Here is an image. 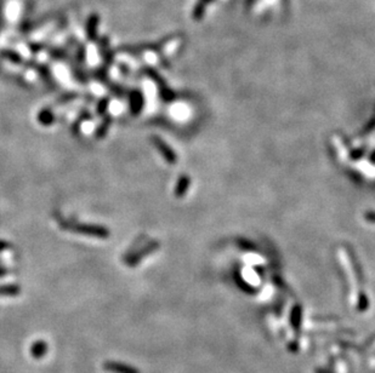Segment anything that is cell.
I'll return each mask as SVG.
<instances>
[{
  "mask_svg": "<svg viewBox=\"0 0 375 373\" xmlns=\"http://www.w3.org/2000/svg\"><path fill=\"white\" fill-rule=\"evenodd\" d=\"M302 321V308L300 306H295L290 314V325H292L294 331H300Z\"/></svg>",
  "mask_w": 375,
  "mask_h": 373,
  "instance_id": "52a82bcc",
  "label": "cell"
},
{
  "mask_svg": "<svg viewBox=\"0 0 375 373\" xmlns=\"http://www.w3.org/2000/svg\"><path fill=\"white\" fill-rule=\"evenodd\" d=\"M143 103H145V101H143V95L141 91L134 90L130 94V109H131L134 115H139L141 113Z\"/></svg>",
  "mask_w": 375,
  "mask_h": 373,
  "instance_id": "8992f818",
  "label": "cell"
},
{
  "mask_svg": "<svg viewBox=\"0 0 375 373\" xmlns=\"http://www.w3.org/2000/svg\"><path fill=\"white\" fill-rule=\"evenodd\" d=\"M103 367L109 373H141L136 367L117 361H107Z\"/></svg>",
  "mask_w": 375,
  "mask_h": 373,
  "instance_id": "277c9868",
  "label": "cell"
},
{
  "mask_svg": "<svg viewBox=\"0 0 375 373\" xmlns=\"http://www.w3.org/2000/svg\"><path fill=\"white\" fill-rule=\"evenodd\" d=\"M158 248H159L158 241H152V243L146 245V246L143 248H141V250H139L138 252H136V253L128 254V256L125 257L126 264H128L129 267H136L140 263V262L143 260V258L147 257L149 253H152V252L157 251Z\"/></svg>",
  "mask_w": 375,
  "mask_h": 373,
  "instance_id": "7a4b0ae2",
  "label": "cell"
},
{
  "mask_svg": "<svg viewBox=\"0 0 375 373\" xmlns=\"http://www.w3.org/2000/svg\"><path fill=\"white\" fill-rule=\"evenodd\" d=\"M38 120H39V123L41 124V125L48 126V125H51V124L55 122V116H54V114H53V112H51V110L43 109L40 113H39Z\"/></svg>",
  "mask_w": 375,
  "mask_h": 373,
  "instance_id": "7c38bea8",
  "label": "cell"
},
{
  "mask_svg": "<svg viewBox=\"0 0 375 373\" xmlns=\"http://www.w3.org/2000/svg\"><path fill=\"white\" fill-rule=\"evenodd\" d=\"M358 302H360L358 303V310H360V312H364V310L368 309V307H369V299H368L366 294L361 293Z\"/></svg>",
  "mask_w": 375,
  "mask_h": 373,
  "instance_id": "5bb4252c",
  "label": "cell"
},
{
  "mask_svg": "<svg viewBox=\"0 0 375 373\" xmlns=\"http://www.w3.org/2000/svg\"><path fill=\"white\" fill-rule=\"evenodd\" d=\"M8 273H9V269H6V268L0 267V277H2V276H5L6 274H8Z\"/></svg>",
  "mask_w": 375,
  "mask_h": 373,
  "instance_id": "d6986e66",
  "label": "cell"
},
{
  "mask_svg": "<svg viewBox=\"0 0 375 373\" xmlns=\"http://www.w3.org/2000/svg\"><path fill=\"white\" fill-rule=\"evenodd\" d=\"M111 123H112V118H111L109 115H107L105 119H103V122L101 125L99 126V129L96 130L95 132V137L97 139H101L103 138L107 135V132H108V127L111 125Z\"/></svg>",
  "mask_w": 375,
  "mask_h": 373,
  "instance_id": "8fae6325",
  "label": "cell"
},
{
  "mask_svg": "<svg viewBox=\"0 0 375 373\" xmlns=\"http://www.w3.org/2000/svg\"><path fill=\"white\" fill-rule=\"evenodd\" d=\"M61 228L70 231H74V233L84 234L87 235V237H94L99 239H107L109 237L108 229L106 227H101V225L68 223V222H63V223H61Z\"/></svg>",
  "mask_w": 375,
  "mask_h": 373,
  "instance_id": "6da1fadb",
  "label": "cell"
},
{
  "mask_svg": "<svg viewBox=\"0 0 375 373\" xmlns=\"http://www.w3.org/2000/svg\"><path fill=\"white\" fill-rule=\"evenodd\" d=\"M108 104H109V98L108 97L102 98V100H101L99 102V104H97V113L101 114V115H102V114H105L107 107H108Z\"/></svg>",
  "mask_w": 375,
  "mask_h": 373,
  "instance_id": "9a60e30c",
  "label": "cell"
},
{
  "mask_svg": "<svg viewBox=\"0 0 375 373\" xmlns=\"http://www.w3.org/2000/svg\"><path fill=\"white\" fill-rule=\"evenodd\" d=\"M48 353V343L44 341L34 342L31 346V355L34 359H41Z\"/></svg>",
  "mask_w": 375,
  "mask_h": 373,
  "instance_id": "ba28073f",
  "label": "cell"
},
{
  "mask_svg": "<svg viewBox=\"0 0 375 373\" xmlns=\"http://www.w3.org/2000/svg\"><path fill=\"white\" fill-rule=\"evenodd\" d=\"M21 287L18 285H4L0 286V297H16L19 294Z\"/></svg>",
  "mask_w": 375,
  "mask_h": 373,
  "instance_id": "30bf717a",
  "label": "cell"
},
{
  "mask_svg": "<svg viewBox=\"0 0 375 373\" xmlns=\"http://www.w3.org/2000/svg\"><path fill=\"white\" fill-rule=\"evenodd\" d=\"M152 142H153V145L157 147L158 152L163 155V158H164V160L166 162H168V164H176V161H178V156H176L174 150H172L170 147L166 145L164 141L159 138L158 136H153L152 137Z\"/></svg>",
  "mask_w": 375,
  "mask_h": 373,
  "instance_id": "3957f363",
  "label": "cell"
},
{
  "mask_svg": "<svg viewBox=\"0 0 375 373\" xmlns=\"http://www.w3.org/2000/svg\"><path fill=\"white\" fill-rule=\"evenodd\" d=\"M364 219L370 223H375V211H369L364 214Z\"/></svg>",
  "mask_w": 375,
  "mask_h": 373,
  "instance_id": "e0dca14e",
  "label": "cell"
},
{
  "mask_svg": "<svg viewBox=\"0 0 375 373\" xmlns=\"http://www.w3.org/2000/svg\"><path fill=\"white\" fill-rule=\"evenodd\" d=\"M3 56L9 58V60L11 62H14V63H21V57H19L17 54H15V52L4 51V52H3Z\"/></svg>",
  "mask_w": 375,
  "mask_h": 373,
  "instance_id": "2e32d148",
  "label": "cell"
},
{
  "mask_svg": "<svg viewBox=\"0 0 375 373\" xmlns=\"http://www.w3.org/2000/svg\"><path fill=\"white\" fill-rule=\"evenodd\" d=\"M205 6H207V5H205L203 2H201V0L197 3V4H195L194 9H193V18L194 19H197V21H198V19H202L204 17Z\"/></svg>",
  "mask_w": 375,
  "mask_h": 373,
  "instance_id": "4fadbf2b",
  "label": "cell"
},
{
  "mask_svg": "<svg viewBox=\"0 0 375 373\" xmlns=\"http://www.w3.org/2000/svg\"><path fill=\"white\" fill-rule=\"evenodd\" d=\"M99 25H100V16L97 14H93L87 18L85 25L86 37L90 41H95L97 39V32H99Z\"/></svg>",
  "mask_w": 375,
  "mask_h": 373,
  "instance_id": "5b68a950",
  "label": "cell"
},
{
  "mask_svg": "<svg viewBox=\"0 0 375 373\" xmlns=\"http://www.w3.org/2000/svg\"><path fill=\"white\" fill-rule=\"evenodd\" d=\"M371 160H373V161L375 162V153L373 154V156H371Z\"/></svg>",
  "mask_w": 375,
  "mask_h": 373,
  "instance_id": "44dd1931",
  "label": "cell"
},
{
  "mask_svg": "<svg viewBox=\"0 0 375 373\" xmlns=\"http://www.w3.org/2000/svg\"><path fill=\"white\" fill-rule=\"evenodd\" d=\"M10 247V244L6 243V241H3L0 240V251L5 250V248H9Z\"/></svg>",
  "mask_w": 375,
  "mask_h": 373,
  "instance_id": "ac0fdd59",
  "label": "cell"
},
{
  "mask_svg": "<svg viewBox=\"0 0 375 373\" xmlns=\"http://www.w3.org/2000/svg\"><path fill=\"white\" fill-rule=\"evenodd\" d=\"M201 2H203V3H204V4H205V5H207V4H209V3H211V2H214V0H201Z\"/></svg>",
  "mask_w": 375,
  "mask_h": 373,
  "instance_id": "ffe728a7",
  "label": "cell"
},
{
  "mask_svg": "<svg viewBox=\"0 0 375 373\" xmlns=\"http://www.w3.org/2000/svg\"><path fill=\"white\" fill-rule=\"evenodd\" d=\"M190 183H191V179L188 176H181L180 179H179L178 182V185H176V189H175V195L178 196V198H182L186 194V192H187L188 186H190Z\"/></svg>",
  "mask_w": 375,
  "mask_h": 373,
  "instance_id": "9c48e42d",
  "label": "cell"
}]
</instances>
